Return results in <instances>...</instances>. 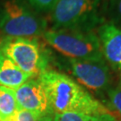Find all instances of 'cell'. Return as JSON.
Listing matches in <instances>:
<instances>
[{
	"instance_id": "cell-10",
	"label": "cell",
	"mask_w": 121,
	"mask_h": 121,
	"mask_svg": "<svg viewBox=\"0 0 121 121\" xmlns=\"http://www.w3.org/2000/svg\"><path fill=\"white\" fill-rule=\"evenodd\" d=\"M19 108L13 89L0 86V120L9 119Z\"/></svg>"
},
{
	"instance_id": "cell-19",
	"label": "cell",
	"mask_w": 121,
	"mask_h": 121,
	"mask_svg": "<svg viewBox=\"0 0 121 121\" xmlns=\"http://www.w3.org/2000/svg\"><path fill=\"white\" fill-rule=\"evenodd\" d=\"M0 121H1V120H0Z\"/></svg>"
},
{
	"instance_id": "cell-6",
	"label": "cell",
	"mask_w": 121,
	"mask_h": 121,
	"mask_svg": "<svg viewBox=\"0 0 121 121\" xmlns=\"http://www.w3.org/2000/svg\"><path fill=\"white\" fill-rule=\"evenodd\" d=\"M65 65L82 86L97 93L107 92L110 89L112 75L110 67L105 60L66 58Z\"/></svg>"
},
{
	"instance_id": "cell-13",
	"label": "cell",
	"mask_w": 121,
	"mask_h": 121,
	"mask_svg": "<svg viewBox=\"0 0 121 121\" xmlns=\"http://www.w3.org/2000/svg\"><path fill=\"white\" fill-rule=\"evenodd\" d=\"M107 94L109 107L121 117V85L119 84L115 88H110L107 91Z\"/></svg>"
},
{
	"instance_id": "cell-5",
	"label": "cell",
	"mask_w": 121,
	"mask_h": 121,
	"mask_svg": "<svg viewBox=\"0 0 121 121\" xmlns=\"http://www.w3.org/2000/svg\"><path fill=\"white\" fill-rule=\"evenodd\" d=\"M0 51L33 78L47 70L48 51L36 37H9L0 39Z\"/></svg>"
},
{
	"instance_id": "cell-9",
	"label": "cell",
	"mask_w": 121,
	"mask_h": 121,
	"mask_svg": "<svg viewBox=\"0 0 121 121\" xmlns=\"http://www.w3.org/2000/svg\"><path fill=\"white\" fill-rule=\"evenodd\" d=\"M32 78L0 51V86L16 89Z\"/></svg>"
},
{
	"instance_id": "cell-14",
	"label": "cell",
	"mask_w": 121,
	"mask_h": 121,
	"mask_svg": "<svg viewBox=\"0 0 121 121\" xmlns=\"http://www.w3.org/2000/svg\"><path fill=\"white\" fill-rule=\"evenodd\" d=\"M35 11L39 13H51L57 0H25Z\"/></svg>"
},
{
	"instance_id": "cell-12",
	"label": "cell",
	"mask_w": 121,
	"mask_h": 121,
	"mask_svg": "<svg viewBox=\"0 0 121 121\" xmlns=\"http://www.w3.org/2000/svg\"><path fill=\"white\" fill-rule=\"evenodd\" d=\"M92 118L93 116L75 111L56 113L53 116V121H91Z\"/></svg>"
},
{
	"instance_id": "cell-17",
	"label": "cell",
	"mask_w": 121,
	"mask_h": 121,
	"mask_svg": "<svg viewBox=\"0 0 121 121\" xmlns=\"http://www.w3.org/2000/svg\"><path fill=\"white\" fill-rule=\"evenodd\" d=\"M39 121H53V117L51 115H45L40 117Z\"/></svg>"
},
{
	"instance_id": "cell-18",
	"label": "cell",
	"mask_w": 121,
	"mask_h": 121,
	"mask_svg": "<svg viewBox=\"0 0 121 121\" xmlns=\"http://www.w3.org/2000/svg\"><path fill=\"white\" fill-rule=\"evenodd\" d=\"M119 72H120V82H119V84L121 85V70L119 71Z\"/></svg>"
},
{
	"instance_id": "cell-8",
	"label": "cell",
	"mask_w": 121,
	"mask_h": 121,
	"mask_svg": "<svg viewBox=\"0 0 121 121\" xmlns=\"http://www.w3.org/2000/svg\"><path fill=\"white\" fill-rule=\"evenodd\" d=\"M100 49L105 61L113 70H121V29L110 22L97 28Z\"/></svg>"
},
{
	"instance_id": "cell-7",
	"label": "cell",
	"mask_w": 121,
	"mask_h": 121,
	"mask_svg": "<svg viewBox=\"0 0 121 121\" xmlns=\"http://www.w3.org/2000/svg\"><path fill=\"white\" fill-rule=\"evenodd\" d=\"M13 91L20 108L35 113L40 117L52 114L46 92L38 78H30Z\"/></svg>"
},
{
	"instance_id": "cell-3",
	"label": "cell",
	"mask_w": 121,
	"mask_h": 121,
	"mask_svg": "<svg viewBox=\"0 0 121 121\" xmlns=\"http://www.w3.org/2000/svg\"><path fill=\"white\" fill-rule=\"evenodd\" d=\"M48 22L25 0L0 2V31L9 37H39L47 30Z\"/></svg>"
},
{
	"instance_id": "cell-16",
	"label": "cell",
	"mask_w": 121,
	"mask_h": 121,
	"mask_svg": "<svg viewBox=\"0 0 121 121\" xmlns=\"http://www.w3.org/2000/svg\"><path fill=\"white\" fill-rule=\"evenodd\" d=\"M91 121H118L117 118L110 112H106L99 114L97 116H93Z\"/></svg>"
},
{
	"instance_id": "cell-11",
	"label": "cell",
	"mask_w": 121,
	"mask_h": 121,
	"mask_svg": "<svg viewBox=\"0 0 121 121\" xmlns=\"http://www.w3.org/2000/svg\"><path fill=\"white\" fill-rule=\"evenodd\" d=\"M109 22L121 29V0H109L107 8Z\"/></svg>"
},
{
	"instance_id": "cell-15",
	"label": "cell",
	"mask_w": 121,
	"mask_h": 121,
	"mask_svg": "<svg viewBox=\"0 0 121 121\" xmlns=\"http://www.w3.org/2000/svg\"><path fill=\"white\" fill-rule=\"evenodd\" d=\"M40 116L30 111L19 108L12 117L5 121H39Z\"/></svg>"
},
{
	"instance_id": "cell-4",
	"label": "cell",
	"mask_w": 121,
	"mask_h": 121,
	"mask_svg": "<svg viewBox=\"0 0 121 121\" xmlns=\"http://www.w3.org/2000/svg\"><path fill=\"white\" fill-rule=\"evenodd\" d=\"M44 40L66 58L105 60L95 30H47Z\"/></svg>"
},
{
	"instance_id": "cell-2",
	"label": "cell",
	"mask_w": 121,
	"mask_h": 121,
	"mask_svg": "<svg viewBox=\"0 0 121 121\" xmlns=\"http://www.w3.org/2000/svg\"><path fill=\"white\" fill-rule=\"evenodd\" d=\"M101 0H57L51 11V30H94L106 22Z\"/></svg>"
},
{
	"instance_id": "cell-1",
	"label": "cell",
	"mask_w": 121,
	"mask_h": 121,
	"mask_svg": "<svg viewBox=\"0 0 121 121\" xmlns=\"http://www.w3.org/2000/svg\"><path fill=\"white\" fill-rule=\"evenodd\" d=\"M38 79L46 92L52 114L75 111L97 116L109 112L81 84L65 73L47 69Z\"/></svg>"
}]
</instances>
